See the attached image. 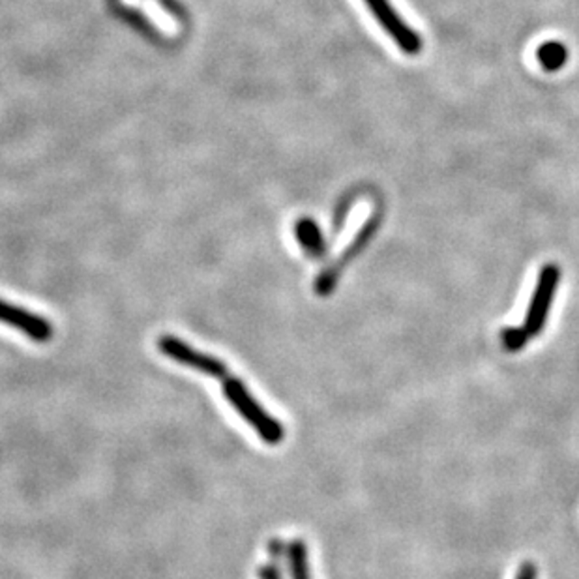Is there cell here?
I'll return each mask as SVG.
<instances>
[{"mask_svg":"<svg viewBox=\"0 0 579 579\" xmlns=\"http://www.w3.org/2000/svg\"><path fill=\"white\" fill-rule=\"evenodd\" d=\"M0 323L10 324L12 328L19 330V333H23L26 338H31L36 343H47L54 334L51 321L24 308L14 306L5 300H0Z\"/></svg>","mask_w":579,"mask_h":579,"instance_id":"5b68a950","label":"cell"},{"mask_svg":"<svg viewBox=\"0 0 579 579\" xmlns=\"http://www.w3.org/2000/svg\"><path fill=\"white\" fill-rule=\"evenodd\" d=\"M536 59L547 72H557L568 61V51L561 42H545L538 47Z\"/></svg>","mask_w":579,"mask_h":579,"instance_id":"ba28073f","label":"cell"},{"mask_svg":"<svg viewBox=\"0 0 579 579\" xmlns=\"http://www.w3.org/2000/svg\"><path fill=\"white\" fill-rule=\"evenodd\" d=\"M259 579H284V570L275 565H261L257 568Z\"/></svg>","mask_w":579,"mask_h":579,"instance_id":"7c38bea8","label":"cell"},{"mask_svg":"<svg viewBox=\"0 0 579 579\" xmlns=\"http://www.w3.org/2000/svg\"><path fill=\"white\" fill-rule=\"evenodd\" d=\"M516 579H538V568L533 561H526L519 565Z\"/></svg>","mask_w":579,"mask_h":579,"instance_id":"4fadbf2b","label":"cell"},{"mask_svg":"<svg viewBox=\"0 0 579 579\" xmlns=\"http://www.w3.org/2000/svg\"><path fill=\"white\" fill-rule=\"evenodd\" d=\"M377 229H379V216L375 214L364 224L361 233L354 236V240L349 244V247L343 252V256L333 266H328L324 272H321V275L317 278V284H315V293L319 296H328L330 293L334 291L345 265L364 250V247L368 246V242L373 238Z\"/></svg>","mask_w":579,"mask_h":579,"instance_id":"277c9868","label":"cell"},{"mask_svg":"<svg viewBox=\"0 0 579 579\" xmlns=\"http://www.w3.org/2000/svg\"><path fill=\"white\" fill-rule=\"evenodd\" d=\"M561 284V268L555 263H547L542 266L538 280L529 302L526 321H523V328L527 330L529 336H540L545 328L551 304L555 302V294Z\"/></svg>","mask_w":579,"mask_h":579,"instance_id":"7a4b0ae2","label":"cell"},{"mask_svg":"<svg viewBox=\"0 0 579 579\" xmlns=\"http://www.w3.org/2000/svg\"><path fill=\"white\" fill-rule=\"evenodd\" d=\"M296 240L304 247L306 254L319 259L324 256V240L319 231V227L312 222V219H302L300 224H296Z\"/></svg>","mask_w":579,"mask_h":579,"instance_id":"8992f818","label":"cell"},{"mask_svg":"<svg viewBox=\"0 0 579 579\" xmlns=\"http://www.w3.org/2000/svg\"><path fill=\"white\" fill-rule=\"evenodd\" d=\"M222 392L238 415L252 428H256L257 435L266 445L275 447L285 439V428L272 415H268V412L257 403V400L247 392L246 384L240 379H235L231 375L226 377Z\"/></svg>","mask_w":579,"mask_h":579,"instance_id":"6da1fadb","label":"cell"},{"mask_svg":"<svg viewBox=\"0 0 579 579\" xmlns=\"http://www.w3.org/2000/svg\"><path fill=\"white\" fill-rule=\"evenodd\" d=\"M158 351L161 354H165L168 358H171V361L186 366V368H191L196 370L203 375H208V377H214V379H226L229 377V368L224 361H219L217 356L214 354H208V352H203L196 347H191L188 343H184L182 340H179L177 336H171V334H165V336H159L158 342Z\"/></svg>","mask_w":579,"mask_h":579,"instance_id":"3957f363","label":"cell"},{"mask_svg":"<svg viewBox=\"0 0 579 579\" xmlns=\"http://www.w3.org/2000/svg\"><path fill=\"white\" fill-rule=\"evenodd\" d=\"M531 336L526 328L521 326H505L501 330V342H503V347L510 352H517L521 349H526V345L529 343Z\"/></svg>","mask_w":579,"mask_h":579,"instance_id":"9c48e42d","label":"cell"},{"mask_svg":"<svg viewBox=\"0 0 579 579\" xmlns=\"http://www.w3.org/2000/svg\"><path fill=\"white\" fill-rule=\"evenodd\" d=\"M377 21H386L394 15V6L389 0H364Z\"/></svg>","mask_w":579,"mask_h":579,"instance_id":"8fae6325","label":"cell"},{"mask_svg":"<svg viewBox=\"0 0 579 579\" xmlns=\"http://www.w3.org/2000/svg\"><path fill=\"white\" fill-rule=\"evenodd\" d=\"M289 570L291 579H312L308 563V545L304 540H293L289 544Z\"/></svg>","mask_w":579,"mask_h":579,"instance_id":"52a82bcc","label":"cell"},{"mask_svg":"<svg viewBox=\"0 0 579 579\" xmlns=\"http://www.w3.org/2000/svg\"><path fill=\"white\" fill-rule=\"evenodd\" d=\"M266 554L272 557V565L282 568L284 559L289 557V545H285V542L280 538H272L266 544Z\"/></svg>","mask_w":579,"mask_h":579,"instance_id":"30bf717a","label":"cell"}]
</instances>
